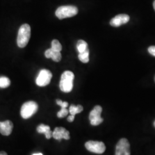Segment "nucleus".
Returning a JSON list of instances; mask_svg holds the SVG:
<instances>
[{
    "label": "nucleus",
    "instance_id": "obj_2",
    "mask_svg": "<svg viewBox=\"0 0 155 155\" xmlns=\"http://www.w3.org/2000/svg\"><path fill=\"white\" fill-rule=\"evenodd\" d=\"M74 74L70 71H66L62 74L59 84L61 91L64 93H70L73 88V81Z\"/></svg>",
    "mask_w": 155,
    "mask_h": 155
},
{
    "label": "nucleus",
    "instance_id": "obj_26",
    "mask_svg": "<svg viewBox=\"0 0 155 155\" xmlns=\"http://www.w3.org/2000/svg\"><path fill=\"white\" fill-rule=\"evenodd\" d=\"M154 126H155V122H154Z\"/></svg>",
    "mask_w": 155,
    "mask_h": 155
},
{
    "label": "nucleus",
    "instance_id": "obj_10",
    "mask_svg": "<svg viewBox=\"0 0 155 155\" xmlns=\"http://www.w3.org/2000/svg\"><path fill=\"white\" fill-rule=\"evenodd\" d=\"M52 137L58 140L61 141V139L69 140L70 139V132L64 127H56L54 131L52 132Z\"/></svg>",
    "mask_w": 155,
    "mask_h": 155
},
{
    "label": "nucleus",
    "instance_id": "obj_16",
    "mask_svg": "<svg viewBox=\"0 0 155 155\" xmlns=\"http://www.w3.org/2000/svg\"><path fill=\"white\" fill-rule=\"evenodd\" d=\"M78 58L80 61L83 63H87L89 61V49L86 50L83 52L79 53Z\"/></svg>",
    "mask_w": 155,
    "mask_h": 155
},
{
    "label": "nucleus",
    "instance_id": "obj_17",
    "mask_svg": "<svg viewBox=\"0 0 155 155\" xmlns=\"http://www.w3.org/2000/svg\"><path fill=\"white\" fill-rule=\"evenodd\" d=\"M11 84V81L8 78L6 77H0V88L8 87Z\"/></svg>",
    "mask_w": 155,
    "mask_h": 155
},
{
    "label": "nucleus",
    "instance_id": "obj_8",
    "mask_svg": "<svg viewBox=\"0 0 155 155\" xmlns=\"http://www.w3.org/2000/svg\"><path fill=\"white\" fill-rule=\"evenodd\" d=\"M116 155H130V144L127 139H121L117 144Z\"/></svg>",
    "mask_w": 155,
    "mask_h": 155
},
{
    "label": "nucleus",
    "instance_id": "obj_14",
    "mask_svg": "<svg viewBox=\"0 0 155 155\" xmlns=\"http://www.w3.org/2000/svg\"><path fill=\"white\" fill-rule=\"evenodd\" d=\"M77 48L79 53L83 52L86 50L89 49L87 43L83 40H78L77 44Z\"/></svg>",
    "mask_w": 155,
    "mask_h": 155
},
{
    "label": "nucleus",
    "instance_id": "obj_24",
    "mask_svg": "<svg viewBox=\"0 0 155 155\" xmlns=\"http://www.w3.org/2000/svg\"><path fill=\"white\" fill-rule=\"evenodd\" d=\"M32 155H43V154L41 153H35V154H33Z\"/></svg>",
    "mask_w": 155,
    "mask_h": 155
},
{
    "label": "nucleus",
    "instance_id": "obj_7",
    "mask_svg": "<svg viewBox=\"0 0 155 155\" xmlns=\"http://www.w3.org/2000/svg\"><path fill=\"white\" fill-rule=\"evenodd\" d=\"M102 111V107L97 105L95 106L94 109L90 112L89 115V120L92 125L97 126L104 121V119L101 117Z\"/></svg>",
    "mask_w": 155,
    "mask_h": 155
},
{
    "label": "nucleus",
    "instance_id": "obj_23",
    "mask_svg": "<svg viewBox=\"0 0 155 155\" xmlns=\"http://www.w3.org/2000/svg\"><path fill=\"white\" fill-rule=\"evenodd\" d=\"M0 155H8L4 151H1L0 152Z\"/></svg>",
    "mask_w": 155,
    "mask_h": 155
},
{
    "label": "nucleus",
    "instance_id": "obj_15",
    "mask_svg": "<svg viewBox=\"0 0 155 155\" xmlns=\"http://www.w3.org/2000/svg\"><path fill=\"white\" fill-rule=\"evenodd\" d=\"M83 110V106L80 105H78L77 106L74 105H71V106L70 107L69 109V112L71 114V115L75 116L77 114L80 113L81 112H82Z\"/></svg>",
    "mask_w": 155,
    "mask_h": 155
},
{
    "label": "nucleus",
    "instance_id": "obj_25",
    "mask_svg": "<svg viewBox=\"0 0 155 155\" xmlns=\"http://www.w3.org/2000/svg\"><path fill=\"white\" fill-rule=\"evenodd\" d=\"M153 8H154L155 11V1L153 2Z\"/></svg>",
    "mask_w": 155,
    "mask_h": 155
},
{
    "label": "nucleus",
    "instance_id": "obj_9",
    "mask_svg": "<svg viewBox=\"0 0 155 155\" xmlns=\"http://www.w3.org/2000/svg\"><path fill=\"white\" fill-rule=\"evenodd\" d=\"M130 20V17L125 14H121L117 15L116 16L113 18L110 21V24L112 27H118L122 24L127 23Z\"/></svg>",
    "mask_w": 155,
    "mask_h": 155
},
{
    "label": "nucleus",
    "instance_id": "obj_4",
    "mask_svg": "<svg viewBox=\"0 0 155 155\" xmlns=\"http://www.w3.org/2000/svg\"><path fill=\"white\" fill-rule=\"evenodd\" d=\"M38 110V105L34 101H28L22 105L20 114L24 119H28L35 114Z\"/></svg>",
    "mask_w": 155,
    "mask_h": 155
},
{
    "label": "nucleus",
    "instance_id": "obj_3",
    "mask_svg": "<svg viewBox=\"0 0 155 155\" xmlns=\"http://www.w3.org/2000/svg\"><path fill=\"white\" fill-rule=\"evenodd\" d=\"M78 9L75 6H61L59 7L55 12L56 16L61 20L66 18L72 17L77 15Z\"/></svg>",
    "mask_w": 155,
    "mask_h": 155
},
{
    "label": "nucleus",
    "instance_id": "obj_12",
    "mask_svg": "<svg viewBox=\"0 0 155 155\" xmlns=\"http://www.w3.org/2000/svg\"><path fill=\"white\" fill-rule=\"evenodd\" d=\"M45 54V56L47 58H51L54 61L56 62H59L61 61V52L54 51L51 48L46 50Z\"/></svg>",
    "mask_w": 155,
    "mask_h": 155
},
{
    "label": "nucleus",
    "instance_id": "obj_11",
    "mask_svg": "<svg viewBox=\"0 0 155 155\" xmlns=\"http://www.w3.org/2000/svg\"><path fill=\"white\" fill-rule=\"evenodd\" d=\"M13 127V123L9 120L0 122V133L6 136H9L12 133Z\"/></svg>",
    "mask_w": 155,
    "mask_h": 155
},
{
    "label": "nucleus",
    "instance_id": "obj_20",
    "mask_svg": "<svg viewBox=\"0 0 155 155\" xmlns=\"http://www.w3.org/2000/svg\"><path fill=\"white\" fill-rule=\"evenodd\" d=\"M56 104L58 105L61 106V107H64V108H66L67 107L68 105V102H63L61 100H56Z\"/></svg>",
    "mask_w": 155,
    "mask_h": 155
},
{
    "label": "nucleus",
    "instance_id": "obj_18",
    "mask_svg": "<svg viewBox=\"0 0 155 155\" xmlns=\"http://www.w3.org/2000/svg\"><path fill=\"white\" fill-rule=\"evenodd\" d=\"M51 48L54 51L61 52L62 50V46L58 40L54 39L52 41L51 43Z\"/></svg>",
    "mask_w": 155,
    "mask_h": 155
},
{
    "label": "nucleus",
    "instance_id": "obj_5",
    "mask_svg": "<svg viewBox=\"0 0 155 155\" xmlns=\"http://www.w3.org/2000/svg\"><path fill=\"white\" fill-rule=\"evenodd\" d=\"M52 77V74L50 71L43 69L39 72L38 77L36 78V83L39 86L44 87L50 84Z\"/></svg>",
    "mask_w": 155,
    "mask_h": 155
},
{
    "label": "nucleus",
    "instance_id": "obj_1",
    "mask_svg": "<svg viewBox=\"0 0 155 155\" xmlns=\"http://www.w3.org/2000/svg\"><path fill=\"white\" fill-rule=\"evenodd\" d=\"M31 38V27L28 24H24L19 28L17 43L20 48H24L28 45Z\"/></svg>",
    "mask_w": 155,
    "mask_h": 155
},
{
    "label": "nucleus",
    "instance_id": "obj_13",
    "mask_svg": "<svg viewBox=\"0 0 155 155\" xmlns=\"http://www.w3.org/2000/svg\"><path fill=\"white\" fill-rule=\"evenodd\" d=\"M37 131L39 133H43L45 134L46 138L47 139H50L52 137V132L49 126L45 125L44 124H40L37 127Z\"/></svg>",
    "mask_w": 155,
    "mask_h": 155
},
{
    "label": "nucleus",
    "instance_id": "obj_22",
    "mask_svg": "<svg viewBox=\"0 0 155 155\" xmlns=\"http://www.w3.org/2000/svg\"><path fill=\"white\" fill-rule=\"evenodd\" d=\"M74 116H75L70 115V116L68 117V118H67V121L70 122H73L74 120V118H75Z\"/></svg>",
    "mask_w": 155,
    "mask_h": 155
},
{
    "label": "nucleus",
    "instance_id": "obj_6",
    "mask_svg": "<svg viewBox=\"0 0 155 155\" xmlns=\"http://www.w3.org/2000/svg\"><path fill=\"white\" fill-rule=\"evenodd\" d=\"M85 147L90 152L97 154H102L106 150L105 145L101 141H89L85 144Z\"/></svg>",
    "mask_w": 155,
    "mask_h": 155
},
{
    "label": "nucleus",
    "instance_id": "obj_21",
    "mask_svg": "<svg viewBox=\"0 0 155 155\" xmlns=\"http://www.w3.org/2000/svg\"><path fill=\"white\" fill-rule=\"evenodd\" d=\"M148 51L150 55L155 57V46H150L148 48Z\"/></svg>",
    "mask_w": 155,
    "mask_h": 155
},
{
    "label": "nucleus",
    "instance_id": "obj_19",
    "mask_svg": "<svg viewBox=\"0 0 155 155\" xmlns=\"http://www.w3.org/2000/svg\"><path fill=\"white\" fill-rule=\"evenodd\" d=\"M68 114V110L66 108L61 107V110L58 112L57 113V116L59 118H64L67 116Z\"/></svg>",
    "mask_w": 155,
    "mask_h": 155
}]
</instances>
